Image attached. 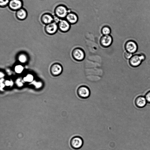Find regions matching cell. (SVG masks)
<instances>
[{
    "instance_id": "cell-13",
    "label": "cell",
    "mask_w": 150,
    "mask_h": 150,
    "mask_svg": "<svg viewBox=\"0 0 150 150\" xmlns=\"http://www.w3.org/2000/svg\"><path fill=\"white\" fill-rule=\"evenodd\" d=\"M27 12L26 10L23 7L16 11V17L18 20L23 21L27 17Z\"/></svg>"
},
{
    "instance_id": "cell-16",
    "label": "cell",
    "mask_w": 150,
    "mask_h": 150,
    "mask_svg": "<svg viewBox=\"0 0 150 150\" xmlns=\"http://www.w3.org/2000/svg\"><path fill=\"white\" fill-rule=\"evenodd\" d=\"M111 31L110 27L107 25L103 26L101 30V33L103 35H110Z\"/></svg>"
},
{
    "instance_id": "cell-1",
    "label": "cell",
    "mask_w": 150,
    "mask_h": 150,
    "mask_svg": "<svg viewBox=\"0 0 150 150\" xmlns=\"http://www.w3.org/2000/svg\"><path fill=\"white\" fill-rule=\"evenodd\" d=\"M71 11L65 5H59L54 8V15L61 19H65L68 14Z\"/></svg>"
},
{
    "instance_id": "cell-22",
    "label": "cell",
    "mask_w": 150,
    "mask_h": 150,
    "mask_svg": "<svg viewBox=\"0 0 150 150\" xmlns=\"http://www.w3.org/2000/svg\"><path fill=\"white\" fill-rule=\"evenodd\" d=\"M25 80L26 81H30L33 79V77L32 75H28L25 78Z\"/></svg>"
},
{
    "instance_id": "cell-19",
    "label": "cell",
    "mask_w": 150,
    "mask_h": 150,
    "mask_svg": "<svg viewBox=\"0 0 150 150\" xmlns=\"http://www.w3.org/2000/svg\"><path fill=\"white\" fill-rule=\"evenodd\" d=\"M124 56L125 59H130L132 57V54L128 52H125L124 54Z\"/></svg>"
},
{
    "instance_id": "cell-21",
    "label": "cell",
    "mask_w": 150,
    "mask_h": 150,
    "mask_svg": "<svg viewBox=\"0 0 150 150\" xmlns=\"http://www.w3.org/2000/svg\"><path fill=\"white\" fill-rule=\"evenodd\" d=\"M145 98L147 102L149 103H150V91L146 93Z\"/></svg>"
},
{
    "instance_id": "cell-18",
    "label": "cell",
    "mask_w": 150,
    "mask_h": 150,
    "mask_svg": "<svg viewBox=\"0 0 150 150\" xmlns=\"http://www.w3.org/2000/svg\"><path fill=\"white\" fill-rule=\"evenodd\" d=\"M15 70L16 72L20 73L23 70V67L21 65H17L15 67Z\"/></svg>"
},
{
    "instance_id": "cell-17",
    "label": "cell",
    "mask_w": 150,
    "mask_h": 150,
    "mask_svg": "<svg viewBox=\"0 0 150 150\" xmlns=\"http://www.w3.org/2000/svg\"><path fill=\"white\" fill-rule=\"evenodd\" d=\"M10 0H0V6L1 8H4L8 6Z\"/></svg>"
},
{
    "instance_id": "cell-2",
    "label": "cell",
    "mask_w": 150,
    "mask_h": 150,
    "mask_svg": "<svg viewBox=\"0 0 150 150\" xmlns=\"http://www.w3.org/2000/svg\"><path fill=\"white\" fill-rule=\"evenodd\" d=\"M71 56L75 60L81 62L84 59L86 54L82 48L79 47H76L72 50Z\"/></svg>"
},
{
    "instance_id": "cell-15",
    "label": "cell",
    "mask_w": 150,
    "mask_h": 150,
    "mask_svg": "<svg viewBox=\"0 0 150 150\" xmlns=\"http://www.w3.org/2000/svg\"><path fill=\"white\" fill-rule=\"evenodd\" d=\"M147 102L145 97L142 96H138L135 100L136 106L139 108L144 107L146 105Z\"/></svg>"
},
{
    "instance_id": "cell-9",
    "label": "cell",
    "mask_w": 150,
    "mask_h": 150,
    "mask_svg": "<svg viewBox=\"0 0 150 150\" xmlns=\"http://www.w3.org/2000/svg\"><path fill=\"white\" fill-rule=\"evenodd\" d=\"M57 24L58 29L62 32H67L70 28L71 24L65 19H61Z\"/></svg>"
},
{
    "instance_id": "cell-6",
    "label": "cell",
    "mask_w": 150,
    "mask_h": 150,
    "mask_svg": "<svg viewBox=\"0 0 150 150\" xmlns=\"http://www.w3.org/2000/svg\"><path fill=\"white\" fill-rule=\"evenodd\" d=\"M113 40V38L110 35H103L100 39L99 42L102 47L108 48L112 44Z\"/></svg>"
},
{
    "instance_id": "cell-8",
    "label": "cell",
    "mask_w": 150,
    "mask_h": 150,
    "mask_svg": "<svg viewBox=\"0 0 150 150\" xmlns=\"http://www.w3.org/2000/svg\"><path fill=\"white\" fill-rule=\"evenodd\" d=\"M23 5L22 0H10L8 6L11 10L16 11L22 8Z\"/></svg>"
},
{
    "instance_id": "cell-20",
    "label": "cell",
    "mask_w": 150,
    "mask_h": 150,
    "mask_svg": "<svg viewBox=\"0 0 150 150\" xmlns=\"http://www.w3.org/2000/svg\"><path fill=\"white\" fill-rule=\"evenodd\" d=\"M19 60L20 62H24L26 61V57L24 55L21 54L19 57Z\"/></svg>"
},
{
    "instance_id": "cell-11",
    "label": "cell",
    "mask_w": 150,
    "mask_h": 150,
    "mask_svg": "<svg viewBox=\"0 0 150 150\" xmlns=\"http://www.w3.org/2000/svg\"><path fill=\"white\" fill-rule=\"evenodd\" d=\"M40 21L43 24L45 25L54 22V16L50 13H44L41 16Z\"/></svg>"
},
{
    "instance_id": "cell-12",
    "label": "cell",
    "mask_w": 150,
    "mask_h": 150,
    "mask_svg": "<svg viewBox=\"0 0 150 150\" xmlns=\"http://www.w3.org/2000/svg\"><path fill=\"white\" fill-rule=\"evenodd\" d=\"M50 72L54 76H57L61 74L62 71V66L59 64H54L52 65L50 69Z\"/></svg>"
},
{
    "instance_id": "cell-10",
    "label": "cell",
    "mask_w": 150,
    "mask_h": 150,
    "mask_svg": "<svg viewBox=\"0 0 150 150\" xmlns=\"http://www.w3.org/2000/svg\"><path fill=\"white\" fill-rule=\"evenodd\" d=\"M58 29L57 23L53 22L45 25V30L48 34L52 35L55 33Z\"/></svg>"
},
{
    "instance_id": "cell-3",
    "label": "cell",
    "mask_w": 150,
    "mask_h": 150,
    "mask_svg": "<svg viewBox=\"0 0 150 150\" xmlns=\"http://www.w3.org/2000/svg\"><path fill=\"white\" fill-rule=\"evenodd\" d=\"M76 93L79 98L82 99H86L90 96L91 91L89 88L87 86L82 85L78 87Z\"/></svg>"
},
{
    "instance_id": "cell-5",
    "label": "cell",
    "mask_w": 150,
    "mask_h": 150,
    "mask_svg": "<svg viewBox=\"0 0 150 150\" xmlns=\"http://www.w3.org/2000/svg\"><path fill=\"white\" fill-rule=\"evenodd\" d=\"M145 56L144 54L134 55L129 59V64L132 67H138L141 64L142 61L145 59Z\"/></svg>"
},
{
    "instance_id": "cell-14",
    "label": "cell",
    "mask_w": 150,
    "mask_h": 150,
    "mask_svg": "<svg viewBox=\"0 0 150 150\" xmlns=\"http://www.w3.org/2000/svg\"><path fill=\"white\" fill-rule=\"evenodd\" d=\"M65 19L71 25L74 24L78 21V17L75 13L70 12L68 14Z\"/></svg>"
},
{
    "instance_id": "cell-7",
    "label": "cell",
    "mask_w": 150,
    "mask_h": 150,
    "mask_svg": "<svg viewBox=\"0 0 150 150\" xmlns=\"http://www.w3.org/2000/svg\"><path fill=\"white\" fill-rule=\"evenodd\" d=\"M125 48L126 51L132 54L137 51L138 46L136 42L134 41L129 40L125 43Z\"/></svg>"
},
{
    "instance_id": "cell-4",
    "label": "cell",
    "mask_w": 150,
    "mask_h": 150,
    "mask_svg": "<svg viewBox=\"0 0 150 150\" xmlns=\"http://www.w3.org/2000/svg\"><path fill=\"white\" fill-rule=\"evenodd\" d=\"M83 144V141L82 138L78 136L72 137L70 141L71 147L74 149H80L82 146Z\"/></svg>"
}]
</instances>
